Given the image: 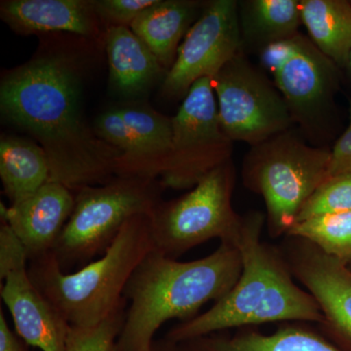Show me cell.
<instances>
[{"instance_id": "cell-1", "label": "cell", "mask_w": 351, "mask_h": 351, "mask_svg": "<svg viewBox=\"0 0 351 351\" xmlns=\"http://www.w3.org/2000/svg\"><path fill=\"white\" fill-rule=\"evenodd\" d=\"M82 66L75 54L46 51L6 71L0 82L2 117L38 141L49 182L73 193L112 181L121 157L85 119Z\"/></svg>"}, {"instance_id": "cell-2", "label": "cell", "mask_w": 351, "mask_h": 351, "mask_svg": "<svg viewBox=\"0 0 351 351\" xmlns=\"http://www.w3.org/2000/svg\"><path fill=\"white\" fill-rule=\"evenodd\" d=\"M265 223L267 217L258 211L242 216L235 242L242 262L239 281L211 308L178 323L164 339L179 343L213 332L267 323L325 324L324 315L313 295L293 280L279 248L263 241Z\"/></svg>"}, {"instance_id": "cell-3", "label": "cell", "mask_w": 351, "mask_h": 351, "mask_svg": "<svg viewBox=\"0 0 351 351\" xmlns=\"http://www.w3.org/2000/svg\"><path fill=\"white\" fill-rule=\"evenodd\" d=\"M241 272L239 249L230 242H221L209 256L189 262H179L154 249L124 290L129 306L115 351L151 350L164 323L195 317L207 302L223 299Z\"/></svg>"}, {"instance_id": "cell-4", "label": "cell", "mask_w": 351, "mask_h": 351, "mask_svg": "<svg viewBox=\"0 0 351 351\" xmlns=\"http://www.w3.org/2000/svg\"><path fill=\"white\" fill-rule=\"evenodd\" d=\"M149 215L126 221L106 253L73 272H64L52 253L29 261V278L69 326L88 328L127 304L129 279L154 250Z\"/></svg>"}, {"instance_id": "cell-5", "label": "cell", "mask_w": 351, "mask_h": 351, "mask_svg": "<svg viewBox=\"0 0 351 351\" xmlns=\"http://www.w3.org/2000/svg\"><path fill=\"white\" fill-rule=\"evenodd\" d=\"M331 151L311 147L292 130L251 147L242 166L244 186L262 195L267 232L285 237L304 202L328 177Z\"/></svg>"}, {"instance_id": "cell-6", "label": "cell", "mask_w": 351, "mask_h": 351, "mask_svg": "<svg viewBox=\"0 0 351 351\" xmlns=\"http://www.w3.org/2000/svg\"><path fill=\"white\" fill-rule=\"evenodd\" d=\"M159 180L115 177L75 193L73 213L51 253L64 272L103 256L126 221L151 215L162 201Z\"/></svg>"}, {"instance_id": "cell-7", "label": "cell", "mask_w": 351, "mask_h": 351, "mask_svg": "<svg viewBox=\"0 0 351 351\" xmlns=\"http://www.w3.org/2000/svg\"><path fill=\"white\" fill-rule=\"evenodd\" d=\"M234 182L230 160L212 171L186 195L161 201L149 216L154 250L177 260L212 239L235 245L242 216L232 207Z\"/></svg>"}, {"instance_id": "cell-8", "label": "cell", "mask_w": 351, "mask_h": 351, "mask_svg": "<svg viewBox=\"0 0 351 351\" xmlns=\"http://www.w3.org/2000/svg\"><path fill=\"white\" fill-rule=\"evenodd\" d=\"M219 124L232 142L253 147L292 128L282 95L252 64L243 50L212 78Z\"/></svg>"}, {"instance_id": "cell-9", "label": "cell", "mask_w": 351, "mask_h": 351, "mask_svg": "<svg viewBox=\"0 0 351 351\" xmlns=\"http://www.w3.org/2000/svg\"><path fill=\"white\" fill-rule=\"evenodd\" d=\"M172 123L169 160L159 179L164 189L195 188L212 171L232 160L233 142L219 124L211 78L193 85Z\"/></svg>"}, {"instance_id": "cell-10", "label": "cell", "mask_w": 351, "mask_h": 351, "mask_svg": "<svg viewBox=\"0 0 351 351\" xmlns=\"http://www.w3.org/2000/svg\"><path fill=\"white\" fill-rule=\"evenodd\" d=\"M258 59L287 104L293 120L313 130L326 112L336 84V64L311 38L297 34L270 44Z\"/></svg>"}, {"instance_id": "cell-11", "label": "cell", "mask_w": 351, "mask_h": 351, "mask_svg": "<svg viewBox=\"0 0 351 351\" xmlns=\"http://www.w3.org/2000/svg\"><path fill=\"white\" fill-rule=\"evenodd\" d=\"M241 50L239 2H208L182 41L161 93L167 99L186 97L195 83L202 78L212 80Z\"/></svg>"}, {"instance_id": "cell-12", "label": "cell", "mask_w": 351, "mask_h": 351, "mask_svg": "<svg viewBox=\"0 0 351 351\" xmlns=\"http://www.w3.org/2000/svg\"><path fill=\"white\" fill-rule=\"evenodd\" d=\"M293 277L304 286L325 317V329L351 343V271L346 263L299 237L279 247Z\"/></svg>"}, {"instance_id": "cell-13", "label": "cell", "mask_w": 351, "mask_h": 351, "mask_svg": "<svg viewBox=\"0 0 351 351\" xmlns=\"http://www.w3.org/2000/svg\"><path fill=\"white\" fill-rule=\"evenodd\" d=\"M75 195L59 182H48L34 195L6 207L0 203L6 221L24 245L29 261L51 253L75 208Z\"/></svg>"}, {"instance_id": "cell-14", "label": "cell", "mask_w": 351, "mask_h": 351, "mask_svg": "<svg viewBox=\"0 0 351 351\" xmlns=\"http://www.w3.org/2000/svg\"><path fill=\"white\" fill-rule=\"evenodd\" d=\"M27 267L0 279L1 298L16 332L27 346L41 351H66L69 325L32 282Z\"/></svg>"}, {"instance_id": "cell-15", "label": "cell", "mask_w": 351, "mask_h": 351, "mask_svg": "<svg viewBox=\"0 0 351 351\" xmlns=\"http://www.w3.org/2000/svg\"><path fill=\"white\" fill-rule=\"evenodd\" d=\"M0 17L21 36L66 32L93 41L104 27L92 0H4Z\"/></svg>"}, {"instance_id": "cell-16", "label": "cell", "mask_w": 351, "mask_h": 351, "mask_svg": "<svg viewBox=\"0 0 351 351\" xmlns=\"http://www.w3.org/2000/svg\"><path fill=\"white\" fill-rule=\"evenodd\" d=\"M308 323H282L265 334L257 327L221 331L176 343L179 351H345Z\"/></svg>"}, {"instance_id": "cell-17", "label": "cell", "mask_w": 351, "mask_h": 351, "mask_svg": "<svg viewBox=\"0 0 351 351\" xmlns=\"http://www.w3.org/2000/svg\"><path fill=\"white\" fill-rule=\"evenodd\" d=\"M114 93L129 101L144 96L167 71L130 27H110L104 34Z\"/></svg>"}, {"instance_id": "cell-18", "label": "cell", "mask_w": 351, "mask_h": 351, "mask_svg": "<svg viewBox=\"0 0 351 351\" xmlns=\"http://www.w3.org/2000/svg\"><path fill=\"white\" fill-rule=\"evenodd\" d=\"M205 5L193 0H157L132 23L130 29L168 73L182 41Z\"/></svg>"}, {"instance_id": "cell-19", "label": "cell", "mask_w": 351, "mask_h": 351, "mask_svg": "<svg viewBox=\"0 0 351 351\" xmlns=\"http://www.w3.org/2000/svg\"><path fill=\"white\" fill-rule=\"evenodd\" d=\"M131 129L138 151L135 178L159 180L169 160L172 147V117L137 101L115 107Z\"/></svg>"}, {"instance_id": "cell-20", "label": "cell", "mask_w": 351, "mask_h": 351, "mask_svg": "<svg viewBox=\"0 0 351 351\" xmlns=\"http://www.w3.org/2000/svg\"><path fill=\"white\" fill-rule=\"evenodd\" d=\"M0 179L10 205L34 195L50 181L49 163L43 147L29 138L2 135Z\"/></svg>"}, {"instance_id": "cell-21", "label": "cell", "mask_w": 351, "mask_h": 351, "mask_svg": "<svg viewBox=\"0 0 351 351\" xmlns=\"http://www.w3.org/2000/svg\"><path fill=\"white\" fill-rule=\"evenodd\" d=\"M242 48L260 52L270 44L299 34L300 0H248L239 2Z\"/></svg>"}, {"instance_id": "cell-22", "label": "cell", "mask_w": 351, "mask_h": 351, "mask_svg": "<svg viewBox=\"0 0 351 351\" xmlns=\"http://www.w3.org/2000/svg\"><path fill=\"white\" fill-rule=\"evenodd\" d=\"M302 25L309 38L337 66L351 52V4L343 0H300Z\"/></svg>"}, {"instance_id": "cell-23", "label": "cell", "mask_w": 351, "mask_h": 351, "mask_svg": "<svg viewBox=\"0 0 351 351\" xmlns=\"http://www.w3.org/2000/svg\"><path fill=\"white\" fill-rule=\"evenodd\" d=\"M285 237L307 240L327 255L351 262V211L297 221Z\"/></svg>"}, {"instance_id": "cell-24", "label": "cell", "mask_w": 351, "mask_h": 351, "mask_svg": "<svg viewBox=\"0 0 351 351\" xmlns=\"http://www.w3.org/2000/svg\"><path fill=\"white\" fill-rule=\"evenodd\" d=\"M348 211H351V171L327 178L302 205L295 223Z\"/></svg>"}, {"instance_id": "cell-25", "label": "cell", "mask_w": 351, "mask_h": 351, "mask_svg": "<svg viewBox=\"0 0 351 351\" xmlns=\"http://www.w3.org/2000/svg\"><path fill=\"white\" fill-rule=\"evenodd\" d=\"M126 306L124 304L108 319L93 327L69 326L66 351H115L125 321Z\"/></svg>"}, {"instance_id": "cell-26", "label": "cell", "mask_w": 351, "mask_h": 351, "mask_svg": "<svg viewBox=\"0 0 351 351\" xmlns=\"http://www.w3.org/2000/svg\"><path fill=\"white\" fill-rule=\"evenodd\" d=\"M157 0H92L94 11L106 29L110 27H130L145 9Z\"/></svg>"}, {"instance_id": "cell-27", "label": "cell", "mask_w": 351, "mask_h": 351, "mask_svg": "<svg viewBox=\"0 0 351 351\" xmlns=\"http://www.w3.org/2000/svg\"><path fill=\"white\" fill-rule=\"evenodd\" d=\"M24 245L6 221L0 226V279L9 272L29 265Z\"/></svg>"}, {"instance_id": "cell-28", "label": "cell", "mask_w": 351, "mask_h": 351, "mask_svg": "<svg viewBox=\"0 0 351 351\" xmlns=\"http://www.w3.org/2000/svg\"><path fill=\"white\" fill-rule=\"evenodd\" d=\"M350 123L345 133L337 141L331 151L328 177H332L351 171V100L350 101Z\"/></svg>"}, {"instance_id": "cell-29", "label": "cell", "mask_w": 351, "mask_h": 351, "mask_svg": "<svg viewBox=\"0 0 351 351\" xmlns=\"http://www.w3.org/2000/svg\"><path fill=\"white\" fill-rule=\"evenodd\" d=\"M27 346L17 332L10 329L3 309H0V351H29Z\"/></svg>"}, {"instance_id": "cell-30", "label": "cell", "mask_w": 351, "mask_h": 351, "mask_svg": "<svg viewBox=\"0 0 351 351\" xmlns=\"http://www.w3.org/2000/svg\"><path fill=\"white\" fill-rule=\"evenodd\" d=\"M149 351H179L177 345L166 339H156Z\"/></svg>"}, {"instance_id": "cell-31", "label": "cell", "mask_w": 351, "mask_h": 351, "mask_svg": "<svg viewBox=\"0 0 351 351\" xmlns=\"http://www.w3.org/2000/svg\"><path fill=\"white\" fill-rule=\"evenodd\" d=\"M348 66H350V69L351 71V52H350V58H348Z\"/></svg>"}]
</instances>
